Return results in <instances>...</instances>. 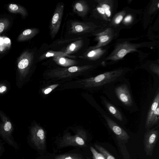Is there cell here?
<instances>
[{
	"label": "cell",
	"instance_id": "obj_36",
	"mask_svg": "<svg viewBox=\"0 0 159 159\" xmlns=\"http://www.w3.org/2000/svg\"><path fill=\"white\" fill-rule=\"evenodd\" d=\"M0 150H1V147H0Z\"/></svg>",
	"mask_w": 159,
	"mask_h": 159
},
{
	"label": "cell",
	"instance_id": "obj_16",
	"mask_svg": "<svg viewBox=\"0 0 159 159\" xmlns=\"http://www.w3.org/2000/svg\"><path fill=\"white\" fill-rule=\"evenodd\" d=\"M159 93L158 91L154 98L152 103L150 107L147 114L145 122V127L146 129H149L151 119L155 111L159 106Z\"/></svg>",
	"mask_w": 159,
	"mask_h": 159
},
{
	"label": "cell",
	"instance_id": "obj_21",
	"mask_svg": "<svg viewBox=\"0 0 159 159\" xmlns=\"http://www.w3.org/2000/svg\"><path fill=\"white\" fill-rule=\"evenodd\" d=\"M65 57L68 58H75L74 56L68 55L64 52L60 51H49L42 54L39 57L40 60H42L50 57Z\"/></svg>",
	"mask_w": 159,
	"mask_h": 159
},
{
	"label": "cell",
	"instance_id": "obj_17",
	"mask_svg": "<svg viewBox=\"0 0 159 159\" xmlns=\"http://www.w3.org/2000/svg\"><path fill=\"white\" fill-rule=\"evenodd\" d=\"M102 100L106 108L113 116L119 121L123 120L122 113L116 107L104 99H102Z\"/></svg>",
	"mask_w": 159,
	"mask_h": 159
},
{
	"label": "cell",
	"instance_id": "obj_37",
	"mask_svg": "<svg viewBox=\"0 0 159 159\" xmlns=\"http://www.w3.org/2000/svg\"></svg>",
	"mask_w": 159,
	"mask_h": 159
},
{
	"label": "cell",
	"instance_id": "obj_35",
	"mask_svg": "<svg viewBox=\"0 0 159 159\" xmlns=\"http://www.w3.org/2000/svg\"><path fill=\"white\" fill-rule=\"evenodd\" d=\"M4 43V40L2 38H0V45H2Z\"/></svg>",
	"mask_w": 159,
	"mask_h": 159
},
{
	"label": "cell",
	"instance_id": "obj_18",
	"mask_svg": "<svg viewBox=\"0 0 159 159\" xmlns=\"http://www.w3.org/2000/svg\"><path fill=\"white\" fill-rule=\"evenodd\" d=\"M104 50L100 48L91 49L89 51L80 56L79 57L92 60H96L101 56L104 53Z\"/></svg>",
	"mask_w": 159,
	"mask_h": 159
},
{
	"label": "cell",
	"instance_id": "obj_1",
	"mask_svg": "<svg viewBox=\"0 0 159 159\" xmlns=\"http://www.w3.org/2000/svg\"><path fill=\"white\" fill-rule=\"evenodd\" d=\"M125 71L124 69H121L106 72L85 79L82 81V83L88 88H101L117 82L122 78Z\"/></svg>",
	"mask_w": 159,
	"mask_h": 159
},
{
	"label": "cell",
	"instance_id": "obj_32",
	"mask_svg": "<svg viewBox=\"0 0 159 159\" xmlns=\"http://www.w3.org/2000/svg\"><path fill=\"white\" fill-rule=\"evenodd\" d=\"M151 70L153 72L157 74V75L159 76V72L158 66H157L156 65L152 66Z\"/></svg>",
	"mask_w": 159,
	"mask_h": 159
},
{
	"label": "cell",
	"instance_id": "obj_11",
	"mask_svg": "<svg viewBox=\"0 0 159 159\" xmlns=\"http://www.w3.org/2000/svg\"><path fill=\"white\" fill-rule=\"evenodd\" d=\"M34 58L33 53L26 51L24 52L18 59V67L21 70L28 69L31 65Z\"/></svg>",
	"mask_w": 159,
	"mask_h": 159
},
{
	"label": "cell",
	"instance_id": "obj_2",
	"mask_svg": "<svg viewBox=\"0 0 159 159\" xmlns=\"http://www.w3.org/2000/svg\"><path fill=\"white\" fill-rule=\"evenodd\" d=\"M87 140L86 132L82 130H78L74 135L68 133L62 137L60 143L61 147L69 146L84 147L85 146Z\"/></svg>",
	"mask_w": 159,
	"mask_h": 159
},
{
	"label": "cell",
	"instance_id": "obj_15",
	"mask_svg": "<svg viewBox=\"0 0 159 159\" xmlns=\"http://www.w3.org/2000/svg\"><path fill=\"white\" fill-rule=\"evenodd\" d=\"M83 44V40L80 39L71 42L66 47L62 49L60 51L68 55L73 53L79 50Z\"/></svg>",
	"mask_w": 159,
	"mask_h": 159
},
{
	"label": "cell",
	"instance_id": "obj_28",
	"mask_svg": "<svg viewBox=\"0 0 159 159\" xmlns=\"http://www.w3.org/2000/svg\"><path fill=\"white\" fill-rule=\"evenodd\" d=\"M58 84H54L50 85L46 88L42 89V91L43 94L45 95H47L50 93L55 88L58 86Z\"/></svg>",
	"mask_w": 159,
	"mask_h": 159
},
{
	"label": "cell",
	"instance_id": "obj_4",
	"mask_svg": "<svg viewBox=\"0 0 159 159\" xmlns=\"http://www.w3.org/2000/svg\"><path fill=\"white\" fill-rule=\"evenodd\" d=\"M159 138V130L156 128L148 130L143 139L144 150L147 155H152L154 147Z\"/></svg>",
	"mask_w": 159,
	"mask_h": 159
},
{
	"label": "cell",
	"instance_id": "obj_23",
	"mask_svg": "<svg viewBox=\"0 0 159 159\" xmlns=\"http://www.w3.org/2000/svg\"><path fill=\"white\" fill-rule=\"evenodd\" d=\"M95 147L105 157L106 159H116L104 148L98 144L94 145Z\"/></svg>",
	"mask_w": 159,
	"mask_h": 159
},
{
	"label": "cell",
	"instance_id": "obj_29",
	"mask_svg": "<svg viewBox=\"0 0 159 159\" xmlns=\"http://www.w3.org/2000/svg\"><path fill=\"white\" fill-rule=\"evenodd\" d=\"M125 12H120L114 18V22L116 25L119 24L122 21Z\"/></svg>",
	"mask_w": 159,
	"mask_h": 159
},
{
	"label": "cell",
	"instance_id": "obj_27",
	"mask_svg": "<svg viewBox=\"0 0 159 159\" xmlns=\"http://www.w3.org/2000/svg\"><path fill=\"white\" fill-rule=\"evenodd\" d=\"M90 150L94 159H106L104 156L101 153L98 152L93 147H90Z\"/></svg>",
	"mask_w": 159,
	"mask_h": 159
},
{
	"label": "cell",
	"instance_id": "obj_33",
	"mask_svg": "<svg viewBox=\"0 0 159 159\" xmlns=\"http://www.w3.org/2000/svg\"><path fill=\"white\" fill-rule=\"evenodd\" d=\"M7 89V87L5 86H2L0 88V93H2Z\"/></svg>",
	"mask_w": 159,
	"mask_h": 159
},
{
	"label": "cell",
	"instance_id": "obj_5",
	"mask_svg": "<svg viewBox=\"0 0 159 159\" xmlns=\"http://www.w3.org/2000/svg\"><path fill=\"white\" fill-rule=\"evenodd\" d=\"M138 45L136 44L125 42L118 45L107 59L113 61L120 60L127 54L135 51Z\"/></svg>",
	"mask_w": 159,
	"mask_h": 159
},
{
	"label": "cell",
	"instance_id": "obj_12",
	"mask_svg": "<svg viewBox=\"0 0 159 159\" xmlns=\"http://www.w3.org/2000/svg\"><path fill=\"white\" fill-rule=\"evenodd\" d=\"M73 12L79 16L83 18L88 12L89 7L87 2L83 0L75 2L73 6Z\"/></svg>",
	"mask_w": 159,
	"mask_h": 159
},
{
	"label": "cell",
	"instance_id": "obj_22",
	"mask_svg": "<svg viewBox=\"0 0 159 159\" xmlns=\"http://www.w3.org/2000/svg\"><path fill=\"white\" fill-rule=\"evenodd\" d=\"M8 8L9 11L11 13H19L24 16L27 15L26 9L20 5L11 4L9 5Z\"/></svg>",
	"mask_w": 159,
	"mask_h": 159
},
{
	"label": "cell",
	"instance_id": "obj_7",
	"mask_svg": "<svg viewBox=\"0 0 159 159\" xmlns=\"http://www.w3.org/2000/svg\"><path fill=\"white\" fill-rule=\"evenodd\" d=\"M31 139L35 147L39 149L43 150L46 146V135L44 129L41 126L35 125L32 127Z\"/></svg>",
	"mask_w": 159,
	"mask_h": 159
},
{
	"label": "cell",
	"instance_id": "obj_13",
	"mask_svg": "<svg viewBox=\"0 0 159 159\" xmlns=\"http://www.w3.org/2000/svg\"><path fill=\"white\" fill-rule=\"evenodd\" d=\"M112 38L111 30L110 29H107L104 31L97 35V39L98 43L95 46L91 49H95L100 48L106 44Z\"/></svg>",
	"mask_w": 159,
	"mask_h": 159
},
{
	"label": "cell",
	"instance_id": "obj_24",
	"mask_svg": "<svg viewBox=\"0 0 159 159\" xmlns=\"http://www.w3.org/2000/svg\"><path fill=\"white\" fill-rule=\"evenodd\" d=\"M159 119V106L157 107L152 115L150 124L149 129L158 123Z\"/></svg>",
	"mask_w": 159,
	"mask_h": 159
},
{
	"label": "cell",
	"instance_id": "obj_20",
	"mask_svg": "<svg viewBox=\"0 0 159 159\" xmlns=\"http://www.w3.org/2000/svg\"><path fill=\"white\" fill-rule=\"evenodd\" d=\"M39 31V30L36 28L26 29L20 34L17 40L21 41L30 39L37 35Z\"/></svg>",
	"mask_w": 159,
	"mask_h": 159
},
{
	"label": "cell",
	"instance_id": "obj_26",
	"mask_svg": "<svg viewBox=\"0 0 159 159\" xmlns=\"http://www.w3.org/2000/svg\"><path fill=\"white\" fill-rule=\"evenodd\" d=\"M10 22L7 19H0V34L7 28Z\"/></svg>",
	"mask_w": 159,
	"mask_h": 159
},
{
	"label": "cell",
	"instance_id": "obj_34",
	"mask_svg": "<svg viewBox=\"0 0 159 159\" xmlns=\"http://www.w3.org/2000/svg\"><path fill=\"white\" fill-rule=\"evenodd\" d=\"M4 43H5L7 44H9L10 43V40L8 38H5L4 39Z\"/></svg>",
	"mask_w": 159,
	"mask_h": 159
},
{
	"label": "cell",
	"instance_id": "obj_9",
	"mask_svg": "<svg viewBox=\"0 0 159 159\" xmlns=\"http://www.w3.org/2000/svg\"><path fill=\"white\" fill-rule=\"evenodd\" d=\"M115 91L117 98L123 105L128 107L133 105V100L129 89L126 84H123L117 86Z\"/></svg>",
	"mask_w": 159,
	"mask_h": 159
},
{
	"label": "cell",
	"instance_id": "obj_19",
	"mask_svg": "<svg viewBox=\"0 0 159 159\" xmlns=\"http://www.w3.org/2000/svg\"><path fill=\"white\" fill-rule=\"evenodd\" d=\"M52 60L57 65L66 67L75 66L77 63L75 60L65 57H53Z\"/></svg>",
	"mask_w": 159,
	"mask_h": 159
},
{
	"label": "cell",
	"instance_id": "obj_10",
	"mask_svg": "<svg viewBox=\"0 0 159 159\" xmlns=\"http://www.w3.org/2000/svg\"><path fill=\"white\" fill-rule=\"evenodd\" d=\"M104 117L109 127L115 134L117 140L122 142H126L129 138L127 133L107 116L104 115Z\"/></svg>",
	"mask_w": 159,
	"mask_h": 159
},
{
	"label": "cell",
	"instance_id": "obj_25",
	"mask_svg": "<svg viewBox=\"0 0 159 159\" xmlns=\"http://www.w3.org/2000/svg\"><path fill=\"white\" fill-rule=\"evenodd\" d=\"M54 159H82L78 155L73 154H61L56 156Z\"/></svg>",
	"mask_w": 159,
	"mask_h": 159
},
{
	"label": "cell",
	"instance_id": "obj_3",
	"mask_svg": "<svg viewBox=\"0 0 159 159\" xmlns=\"http://www.w3.org/2000/svg\"><path fill=\"white\" fill-rule=\"evenodd\" d=\"M64 8L62 2L58 3L54 10L49 25L50 34L51 38H54L61 25Z\"/></svg>",
	"mask_w": 159,
	"mask_h": 159
},
{
	"label": "cell",
	"instance_id": "obj_31",
	"mask_svg": "<svg viewBox=\"0 0 159 159\" xmlns=\"http://www.w3.org/2000/svg\"><path fill=\"white\" fill-rule=\"evenodd\" d=\"M132 16L130 15H128L125 17L123 20V21L125 23H129L132 21Z\"/></svg>",
	"mask_w": 159,
	"mask_h": 159
},
{
	"label": "cell",
	"instance_id": "obj_8",
	"mask_svg": "<svg viewBox=\"0 0 159 159\" xmlns=\"http://www.w3.org/2000/svg\"><path fill=\"white\" fill-rule=\"evenodd\" d=\"M92 67L91 65L73 66L65 68H58L52 70V75L59 77H66L86 71Z\"/></svg>",
	"mask_w": 159,
	"mask_h": 159
},
{
	"label": "cell",
	"instance_id": "obj_6",
	"mask_svg": "<svg viewBox=\"0 0 159 159\" xmlns=\"http://www.w3.org/2000/svg\"><path fill=\"white\" fill-rule=\"evenodd\" d=\"M95 28V25L91 23L73 21L70 23L68 33L72 35H81L91 32Z\"/></svg>",
	"mask_w": 159,
	"mask_h": 159
},
{
	"label": "cell",
	"instance_id": "obj_30",
	"mask_svg": "<svg viewBox=\"0 0 159 159\" xmlns=\"http://www.w3.org/2000/svg\"><path fill=\"white\" fill-rule=\"evenodd\" d=\"M12 128V125L9 121H7L5 124L4 126V129L6 132H9Z\"/></svg>",
	"mask_w": 159,
	"mask_h": 159
},
{
	"label": "cell",
	"instance_id": "obj_14",
	"mask_svg": "<svg viewBox=\"0 0 159 159\" xmlns=\"http://www.w3.org/2000/svg\"><path fill=\"white\" fill-rule=\"evenodd\" d=\"M98 3L96 7L97 11L105 19L110 18L111 16V7L107 1L98 0Z\"/></svg>",
	"mask_w": 159,
	"mask_h": 159
}]
</instances>
